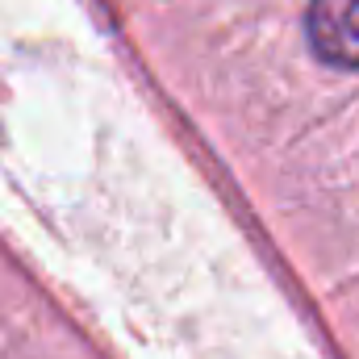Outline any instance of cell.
<instances>
[{"label":"cell","mask_w":359,"mask_h":359,"mask_svg":"<svg viewBox=\"0 0 359 359\" xmlns=\"http://www.w3.org/2000/svg\"><path fill=\"white\" fill-rule=\"evenodd\" d=\"M309 42L322 63L359 67V0H313Z\"/></svg>","instance_id":"obj_1"}]
</instances>
